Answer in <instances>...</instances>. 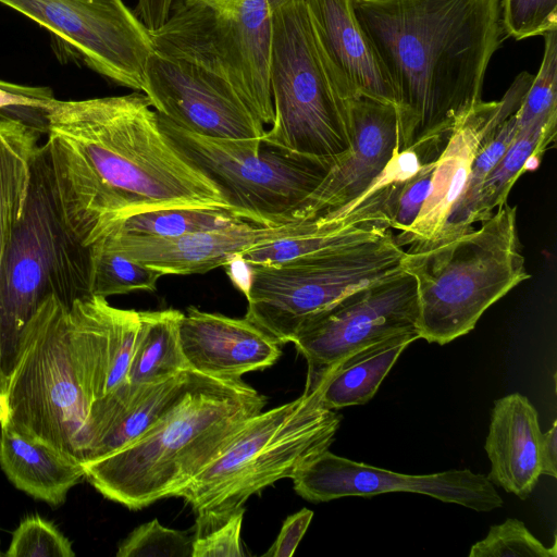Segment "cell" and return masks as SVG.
Returning <instances> with one entry per match:
<instances>
[{
    "label": "cell",
    "mask_w": 557,
    "mask_h": 557,
    "mask_svg": "<svg viewBox=\"0 0 557 557\" xmlns=\"http://www.w3.org/2000/svg\"><path fill=\"white\" fill-rule=\"evenodd\" d=\"M47 143L67 212L91 232L161 209H225L215 183L195 166L160 126L141 91L48 102Z\"/></svg>",
    "instance_id": "1"
},
{
    "label": "cell",
    "mask_w": 557,
    "mask_h": 557,
    "mask_svg": "<svg viewBox=\"0 0 557 557\" xmlns=\"http://www.w3.org/2000/svg\"><path fill=\"white\" fill-rule=\"evenodd\" d=\"M396 94L399 149L435 159L456 121L482 101L507 38L500 0H351Z\"/></svg>",
    "instance_id": "2"
},
{
    "label": "cell",
    "mask_w": 557,
    "mask_h": 557,
    "mask_svg": "<svg viewBox=\"0 0 557 557\" xmlns=\"http://www.w3.org/2000/svg\"><path fill=\"white\" fill-rule=\"evenodd\" d=\"M112 310L97 295L70 307L47 297L22 331L7 391L12 426L79 463L91 405L106 395Z\"/></svg>",
    "instance_id": "3"
},
{
    "label": "cell",
    "mask_w": 557,
    "mask_h": 557,
    "mask_svg": "<svg viewBox=\"0 0 557 557\" xmlns=\"http://www.w3.org/2000/svg\"><path fill=\"white\" fill-rule=\"evenodd\" d=\"M265 404L240 379L189 370L187 386L172 408L135 442L82 463L85 479L132 510L175 496Z\"/></svg>",
    "instance_id": "4"
},
{
    "label": "cell",
    "mask_w": 557,
    "mask_h": 557,
    "mask_svg": "<svg viewBox=\"0 0 557 557\" xmlns=\"http://www.w3.org/2000/svg\"><path fill=\"white\" fill-rule=\"evenodd\" d=\"M92 250L70 223L60 198L48 143L33 156L26 197L0 274V369L8 383L23 329L39 305H64L91 295Z\"/></svg>",
    "instance_id": "5"
},
{
    "label": "cell",
    "mask_w": 557,
    "mask_h": 557,
    "mask_svg": "<svg viewBox=\"0 0 557 557\" xmlns=\"http://www.w3.org/2000/svg\"><path fill=\"white\" fill-rule=\"evenodd\" d=\"M417 286L420 338L447 344L473 330L493 304L531 277L505 202L476 230L410 246L400 261Z\"/></svg>",
    "instance_id": "6"
},
{
    "label": "cell",
    "mask_w": 557,
    "mask_h": 557,
    "mask_svg": "<svg viewBox=\"0 0 557 557\" xmlns=\"http://www.w3.org/2000/svg\"><path fill=\"white\" fill-rule=\"evenodd\" d=\"M271 15L274 115L261 140L293 153L335 159L351 144L352 97L319 48L305 0Z\"/></svg>",
    "instance_id": "7"
},
{
    "label": "cell",
    "mask_w": 557,
    "mask_h": 557,
    "mask_svg": "<svg viewBox=\"0 0 557 557\" xmlns=\"http://www.w3.org/2000/svg\"><path fill=\"white\" fill-rule=\"evenodd\" d=\"M341 416L324 407L321 386L248 420L230 443L175 497L193 509L243 506L274 482L292 478L329 449Z\"/></svg>",
    "instance_id": "8"
},
{
    "label": "cell",
    "mask_w": 557,
    "mask_h": 557,
    "mask_svg": "<svg viewBox=\"0 0 557 557\" xmlns=\"http://www.w3.org/2000/svg\"><path fill=\"white\" fill-rule=\"evenodd\" d=\"M150 33L153 51L223 79L264 125L272 123L265 0H174L165 23Z\"/></svg>",
    "instance_id": "9"
},
{
    "label": "cell",
    "mask_w": 557,
    "mask_h": 557,
    "mask_svg": "<svg viewBox=\"0 0 557 557\" xmlns=\"http://www.w3.org/2000/svg\"><path fill=\"white\" fill-rule=\"evenodd\" d=\"M176 148L211 178L238 219L262 226L295 221L335 159L293 153L255 139L216 138L191 133L158 114Z\"/></svg>",
    "instance_id": "10"
},
{
    "label": "cell",
    "mask_w": 557,
    "mask_h": 557,
    "mask_svg": "<svg viewBox=\"0 0 557 557\" xmlns=\"http://www.w3.org/2000/svg\"><path fill=\"white\" fill-rule=\"evenodd\" d=\"M405 250L389 232L369 242L250 265L245 318L280 345L305 320L350 292L400 272Z\"/></svg>",
    "instance_id": "11"
},
{
    "label": "cell",
    "mask_w": 557,
    "mask_h": 557,
    "mask_svg": "<svg viewBox=\"0 0 557 557\" xmlns=\"http://www.w3.org/2000/svg\"><path fill=\"white\" fill-rule=\"evenodd\" d=\"M110 82L143 91L150 30L123 0H0Z\"/></svg>",
    "instance_id": "12"
},
{
    "label": "cell",
    "mask_w": 557,
    "mask_h": 557,
    "mask_svg": "<svg viewBox=\"0 0 557 557\" xmlns=\"http://www.w3.org/2000/svg\"><path fill=\"white\" fill-rule=\"evenodd\" d=\"M418 317L416 281L403 270L312 314L292 341L308 363L305 392L317 389L351 352L391 335L417 331Z\"/></svg>",
    "instance_id": "13"
},
{
    "label": "cell",
    "mask_w": 557,
    "mask_h": 557,
    "mask_svg": "<svg viewBox=\"0 0 557 557\" xmlns=\"http://www.w3.org/2000/svg\"><path fill=\"white\" fill-rule=\"evenodd\" d=\"M290 479L295 492L314 503L347 496L370 497L388 492H409L479 512H487L503 505L488 478L469 469L404 474L339 457L329 449L300 467Z\"/></svg>",
    "instance_id": "14"
},
{
    "label": "cell",
    "mask_w": 557,
    "mask_h": 557,
    "mask_svg": "<svg viewBox=\"0 0 557 557\" xmlns=\"http://www.w3.org/2000/svg\"><path fill=\"white\" fill-rule=\"evenodd\" d=\"M158 114L181 128L228 139L261 138L265 125L223 79L200 66L152 51L143 91Z\"/></svg>",
    "instance_id": "15"
},
{
    "label": "cell",
    "mask_w": 557,
    "mask_h": 557,
    "mask_svg": "<svg viewBox=\"0 0 557 557\" xmlns=\"http://www.w3.org/2000/svg\"><path fill=\"white\" fill-rule=\"evenodd\" d=\"M533 76L520 73L500 100H482L456 121L435 160L430 189L418 218L405 233L394 235L400 247L438 238L466 187L474 158L518 110Z\"/></svg>",
    "instance_id": "16"
},
{
    "label": "cell",
    "mask_w": 557,
    "mask_h": 557,
    "mask_svg": "<svg viewBox=\"0 0 557 557\" xmlns=\"http://www.w3.org/2000/svg\"><path fill=\"white\" fill-rule=\"evenodd\" d=\"M352 139L298 209L295 221H310L341 209L363 195L400 152L396 107L357 95L350 100Z\"/></svg>",
    "instance_id": "17"
},
{
    "label": "cell",
    "mask_w": 557,
    "mask_h": 557,
    "mask_svg": "<svg viewBox=\"0 0 557 557\" xmlns=\"http://www.w3.org/2000/svg\"><path fill=\"white\" fill-rule=\"evenodd\" d=\"M308 225L309 221L278 226H262L240 221L226 227L171 238L108 233L97 242L162 275H189L226 267L244 251L299 234L306 231Z\"/></svg>",
    "instance_id": "18"
},
{
    "label": "cell",
    "mask_w": 557,
    "mask_h": 557,
    "mask_svg": "<svg viewBox=\"0 0 557 557\" xmlns=\"http://www.w3.org/2000/svg\"><path fill=\"white\" fill-rule=\"evenodd\" d=\"M180 342L188 370L221 380L273 366L280 344L247 320L188 307L180 322Z\"/></svg>",
    "instance_id": "19"
},
{
    "label": "cell",
    "mask_w": 557,
    "mask_h": 557,
    "mask_svg": "<svg viewBox=\"0 0 557 557\" xmlns=\"http://www.w3.org/2000/svg\"><path fill=\"white\" fill-rule=\"evenodd\" d=\"M311 27L351 97L366 95L396 107L394 87L354 12L351 0H305Z\"/></svg>",
    "instance_id": "20"
},
{
    "label": "cell",
    "mask_w": 557,
    "mask_h": 557,
    "mask_svg": "<svg viewBox=\"0 0 557 557\" xmlns=\"http://www.w3.org/2000/svg\"><path fill=\"white\" fill-rule=\"evenodd\" d=\"M542 434L537 411L525 396L512 393L495 400L484 445L488 480L525 499L542 474Z\"/></svg>",
    "instance_id": "21"
},
{
    "label": "cell",
    "mask_w": 557,
    "mask_h": 557,
    "mask_svg": "<svg viewBox=\"0 0 557 557\" xmlns=\"http://www.w3.org/2000/svg\"><path fill=\"white\" fill-rule=\"evenodd\" d=\"M0 468L17 490L54 507L85 478L82 463L23 436L9 417L0 424Z\"/></svg>",
    "instance_id": "22"
},
{
    "label": "cell",
    "mask_w": 557,
    "mask_h": 557,
    "mask_svg": "<svg viewBox=\"0 0 557 557\" xmlns=\"http://www.w3.org/2000/svg\"><path fill=\"white\" fill-rule=\"evenodd\" d=\"M418 338L417 331L397 333L342 359L320 385L324 407L334 410L368 403L400 354Z\"/></svg>",
    "instance_id": "23"
},
{
    "label": "cell",
    "mask_w": 557,
    "mask_h": 557,
    "mask_svg": "<svg viewBox=\"0 0 557 557\" xmlns=\"http://www.w3.org/2000/svg\"><path fill=\"white\" fill-rule=\"evenodd\" d=\"M42 132L10 115H0V274L12 230L21 216L33 156ZM8 383L0 369V392Z\"/></svg>",
    "instance_id": "24"
},
{
    "label": "cell",
    "mask_w": 557,
    "mask_h": 557,
    "mask_svg": "<svg viewBox=\"0 0 557 557\" xmlns=\"http://www.w3.org/2000/svg\"><path fill=\"white\" fill-rule=\"evenodd\" d=\"M182 317L176 309L139 311L128 383L154 384L188 370L180 342Z\"/></svg>",
    "instance_id": "25"
},
{
    "label": "cell",
    "mask_w": 557,
    "mask_h": 557,
    "mask_svg": "<svg viewBox=\"0 0 557 557\" xmlns=\"http://www.w3.org/2000/svg\"><path fill=\"white\" fill-rule=\"evenodd\" d=\"M557 111L543 115L518 131L516 137L485 177L475 207L473 222L488 219L507 202L519 176L539 165L556 136Z\"/></svg>",
    "instance_id": "26"
},
{
    "label": "cell",
    "mask_w": 557,
    "mask_h": 557,
    "mask_svg": "<svg viewBox=\"0 0 557 557\" xmlns=\"http://www.w3.org/2000/svg\"><path fill=\"white\" fill-rule=\"evenodd\" d=\"M188 375L189 370H186L154 384H141L117 422L91 448L85 462L106 457L145 434L180 399Z\"/></svg>",
    "instance_id": "27"
},
{
    "label": "cell",
    "mask_w": 557,
    "mask_h": 557,
    "mask_svg": "<svg viewBox=\"0 0 557 557\" xmlns=\"http://www.w3.org/2000/svg\"><path fill=\"white\" fill-rule=\"evenodd\" d=\"M377 225H332L310 220L306 231L259 245L239 255L249 265L285 262L300 256L381 238L389 233Z\"/></svg>",
    "instance_id": "28"
},
{
    "label": "cell",
    "mask_w": 557,
    "mask_h": 557,
    "mask_svg": "<svg viewBox=\"0 0 557 557\" xmlns=\"http://www.w3.org/2000/svg\"><path fill=\"white\" fill-rule=\"evenodd\" d=\"M240 221L244 220L225 209H161L119 219L106 227L101 237L108 233H119L138 237L171 238L226 227Z\"/></svg>",
    "instance_id": "29"
},
{
    "label": "cell",
    "mask_w": 557,
    "mask_h": 557,
    "mask_svg": "<svg viewBox=\"0 0 557 557\" xmlns=\"http://www.w3.org/2000/svg\"><path fill=\"white\" fill-rule=\"evenodd\" d=\"M518 131L515 112L503 122L495 135L476 154L459 201L436 240L454 236L472 228L475 207L482 184L490 171L511 144Z\"/></svg>",
    "instance_id": "30"
},
{
    "label": "cell",
    "mask_w": 557,
    "mask_h": 557,
    "mask_svg": "<svg viewBox=\"0 0 557 557\" xmlns=\"http://www.w3.org/2000/svg\"><path fill=\"white\" fill-rule=\"evenodd\" d=\"M91 295L109 297L134 292H154L160 272L107 248L99 242L91 245Z\"/></svg>",
    "instance_id": "31"
},
{
    "label": "cell",
    "mask_w": 557,
    "mask_h": 557,
    "mask_svg": "<svg viewBox=\"0 0 557 557\" xmlns=\"http://www.w3.org/2000/svg\"><path fill=\"white\" fill-rule=\"evenodd\" d=\"M245 507L198 511L191 557H242L240 529Z\"/></svg>",
    "instance_id": "32"
},
{
    "label": "cell",
    "mask_w": 557,
    "mask_h": 557,
    "mask_svg": "<svg viewBox=\"0 0 557 557\" xmlns=\"http://www.w3.org/2000/svg\"><path fill=\"white\" fill-rule=\"evenodd\" d=\"M556 542L544 546L518 519L509 518L490 528L487 535L476 542L469 557H556Z\"/></svg>",
    "instance_id": "33"
},
{
    "label": "cell",
    "mask_w": 557,
    "mask_h": 557,
    "mask_svg": "<svg viewBox=\"0 0 557 557\" xmlns=\"http://www.w3.org/2000/svg\"><path fill=\"white\" fill-rule=\"evenodd\" d=\"M7 557H74L67 537L50 521L38 515L26 517L12 535Z\"/></svg>",
    "instance_id": "34"
},
{
    "label": "cell",
    "mask_w": 557,
    "mask_h": 557,
    "mask_svg": "<svg viewBox=\"0 0 557 557\" xmlns=\"http://www.w3.org/2000/svg\"><path fill=\"white\" fill-rule=\"evenodd\" d=\"M117 557H191V536L157 519L135 528L119 545Z\"/></svg>",
    "instance_id": "35"
},
{
    "label": "cell",
    "mask_w": 557,
    "mask_h": 557,
    "mask_svg": "<svg viewBox=\"0 0 557 557\" xmlns=\"http://www.w3.org/2000/svg\"><path fill=\"white\" fill-rule=\"evenodd\" d=\"M502 24L516 40L557 29V0H500Z\"/></svg>",
    "instance_id": "36"
},
{
    "label": "cell",
    "mask_w": 557,
    "mask_h": 557,
    "mask_svg": "<svg viewBox=\"0 0 557 557\" xmlns=\"http://www.w3.org/2000/svg\"><path fill=\"white\" fill-rule=\"evenodd\" d=\"M138 327L139 311L113 307L106 395L127 381Z\"/></svg>",
    "instance_id": "37"
},
{
    "label": "cell",
    "mask_w": 557,
    "mask_h": 557,
    "mask_svg": "<svg viewBox=\"0 0 557 557\" xmlns=\"http://www.w3.org/2000/svg\"><path fill=\"white\" fill-rule=\"evenodd\" d=\"M434 165L435 160L422 163L404 182L395 199L389 228L403 234L413 224L428 196Z\"/></svg>",
    "instance_id": "38"
},
{
    "label": "cell",
    "mask_w": 557,
    "mask_h": 557,
    "mask_svg": "<svg viewBox=\"0 0 557 557\" xmlns=\"http://www.w3.org/2000/svg\"><path fill=\"white\" fill-rule=\"evenodd\" d=\"M313 517V511L308 508H302L299 511L288 516L276 541L272 544L268 552L263 554L264 557H289L294 554L298 543L306 533L310 521Z\"/></svg>",
    "instance_id": "39"
},
{
    "label": "cell",
    "mask_w": 557,
    "mask_h": 557,
    "mask_svg": "<svg viewBox=\"0 0 557 557\" xmlns=\"http://www.w3.org/2000/svg\"><path fill=\"white\" fill-rule=\"evenodd\" d=\"M47 87H32L0 79V112L15 107L46 108L53 99Z\"/></svg>",
    "instance_id": "40"
},
{
    "label": "cell",
    "mask_w": 557,
    "mask_h": 557,
    "mask_svg": "<svg viewBox=\"0 0 557 557\" xmlns=\"http://www.w3.org/2000/svg\"><path fill=\"white\" fill-rule=\"evenodd\" d=\"M174 0H137L136 12L143 24L156 30L168 20Z\"/></svg>",
    "instance_id": "41"
},
{
    "label": "cell",
    "mask_w": 557,
    "mask_h": 557,
    "mask_svg": "<svg viewBox=\"0 0 557 557\" xmlns=\"http://www.w3.org/2000/svg\"><path fill=\"white\" fill-rule=\"evenodd\" d=\"M541 473L553 478L557 476V422L542 434L541 448Z\"/></svg>",
    "instance_id": "42"
},
{
    "label": "cell",
    "mask_w": 557,
    "mask_h": 557,
    "mask_svg": "<svg viewBox=\"0 0 557 557\" xmlns=\"http://www.w3.org/2000/svg\"><path fill=\"white\" fill-rule=\"evenodd\" d=\"M9 404L7 394L0 392V424L9 417Z\"/></svg>",
    "instance_id": "43"
},
{
    "label": "cell",
    "mask_w": 557,
    "mask_h": 557,
    "mask_svg": "<svg viewBox=\"0 0 557 557\" xmlns=\"http://www.w3.org/2000/svg\"><path fill=\"white\" fill-rule=\"evenodd\" d=\"M294 0H265L268 9L272 14L274 11L281 9L282 7L290 3Z\"/></svg>",
    "instance_id": "44"
}]
</instances>
